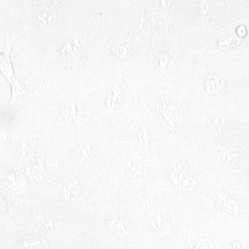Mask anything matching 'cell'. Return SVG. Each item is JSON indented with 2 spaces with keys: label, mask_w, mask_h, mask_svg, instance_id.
<instances>
[{
  "label": "cell",
  "mask_w": 249,
  "mask_h": 249,
  "mask_svg": "<svg viewBox=\"0 0 249 249\" xmlns=\"http://www.w3.org/2000/svg\"><path fill=\"white\" fill-rule=\"evenodd\" d=\"M93 5L91 1L84 16L61 30L31 40L40 85L34 91L37 97L55 90L88 94L107 74Z\"/></svg>",
  "instance_id": "6da1fadb"
},
{
  "label": "cell",
  "mask_w": 249,
  "mask_h": 249,
  "mask_svg": "<svg viewBox=\"0 0 249 249\" xmlns=\"http://www.w3.org/2000/svg\"><path fill=\"white\" fill-rule=\"evenodd\" d=\"M37 120L54 132H79L92 122L88 94L64 90L48 91L37 96L31 104Z\"/></svg>",
  "instance_id": "7a4b0ae2"
},
{
  "label": "cell",
  "mask_w": 249,
  "mask_h": 249,
  "mask_svg": "<svg viewBox=\"0 0 249 249\" xmlns=\"http://www.w3.org/2000/svg\"><path fill=\"white\" fill-rule=\"evenodd\" d=\"M91 1L37 0L22 1V24L30 40L53 34L75 22L88 11Z\"/></svg>",
  "instance_id": "3957f363"
},
{
  "label": "cell",
  "mask_w": 249,
  "mask_h": 249,
  "mask_svg": "<svg viewBox=\"0 0 249 249\" xmlns=\"http://www.w3.org/2000/svg\"><path fill=\"white\" fill-rule=\"evenodd\" d=\"M11 95L6 110L14 114L24 107L31 106L37 100L34 91L27 86L21 78H16L11 83Z\"/></svg>",
  "instance_id": "277c9868"
},
{
  "label": "cell",
  "mask_w": 249,
  "mask_h": 249,
  "mask_svg": "<svg viewBox=\"0 0 249 249\" xmlns=\"http://www.w3.org/2000/svg\"><path fill=\"white\" fill-rule=\"evenodd\" d=\"M6 42L4 49L0 52V73L9 82V84L16 78L11 55L16 40L21 36V32L16 28L5 29Z\"/></svg>",
  "instance_id": "5b68a950"
}]
</instances>
